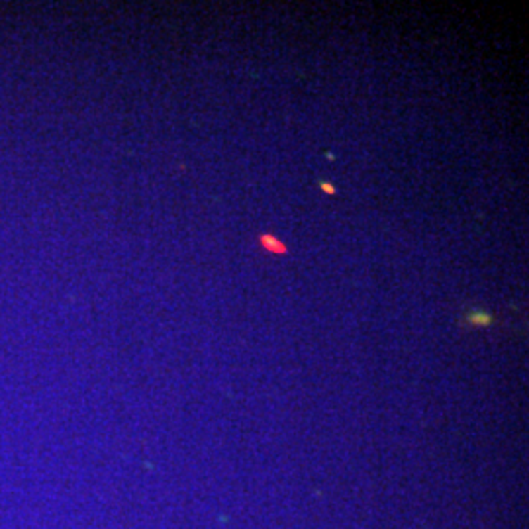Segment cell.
I'll list each match as a JSON object with an SVG mask.
<instances>
[{"label":"cell","mask_w":529,"mask_h":529,"mask_svg":"<svg viewBox=\"0 0 529 529\" xmlns=\"http://www.w3.org/2000/svg\"><path fill=\"white\" fill-rule=\"evenodd\" d=\"M259 243L263 249L267 251H271L274 255H284V253H288V247L284 246L281 239H276L271 234H263V236H259Z\"/></svg>","instance_id":"obj_1"},{"label":"cell","mask_w":529,"mask_h":529,"mask_svg":"<svg viewBox=\"0 0 529 529\" xmlns=\"http://www.w3.org/2000/svg\"><path fill=\"white\" fill-rule=\"evenodd\" d=\"M465 319L469 324H473V326H490V324H492V316L480 310L469 312V316H466Z\"/></svg>","instance_id":"obj_2"},{"label":"cell","mask_w":529,"mask_h":529,"mask_svg":"<svg viewBox=\"0 0 529 529\" xmlns=\"http://www.w3.org/2000/svg\"><path fill=\"white\" fill-rule=\"evenodd\" d=\"M319 189H321V191L326 192V194H329V196H333V194H336V192H338V189H336V186H333V184L326 183V181H321V183H319Z\"/></svg>","instance_id":"obj_3"}]
</instances>
